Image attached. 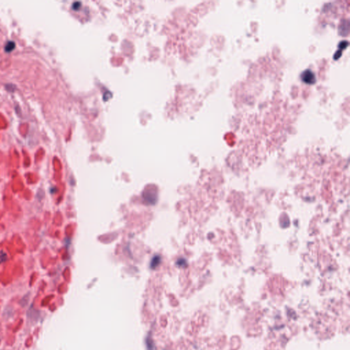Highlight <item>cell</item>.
Segmentation results:
<instances>
[{
	"instance_id": "obj_6",
	"label": "cell",
	"mask_w": 350,
	"mask_h": 350,
	"mask_svg": "<svg viewBox=\"0 0 350 350\" xmlns=\"http://www.w3.org/2000/svg\"><path fill=\"white\" fill-rule=\"evenodd\" d=\"M7 260V254L2 250H0V264Z\"/></svg>"
},
{
	"instance_id": "obj_7",
	"label": "cell",
	"mask_w": 350,
	"mask_h": 350,
	"mask_svg": "<svg viewBox=\"0 0 350 350\" xmlns=\"http://www.w3.org/2000/svg\"><path fill=\"white\" fill-rule=\"evenodd\" d=\"M12 86H13L12 84H8V85H6V88H5L10 92H13L14 90V89H15V88H12Z\"/></svg>"
},
{
	"instance_id": "obj_1",
	"label": "cell",
	"mask_w": 350,
	"mask_h": 350,
	"mask_svg": "<svg viewBox=\"0 0 350 350\" xmlns=\"http://www.w3.org/2000/svg\"><path fill=\"white\" fill-rule=\"evenodd\" d=\"M300 78H301L302 81L304 84H307L308 85H313L315 84L317 82L316 76H315V73L310 69L304 71L300 75Z\"/></svg>"
},
{
	"instance_id": "obj_5",
	"label": "cell",
	"mask_w": 350,
	"mask_h": 350,
	"mask_svg": "<svg viewBox=\"0 0 350 350\" xmlns=\"http://www.w3.org/2000/svg\"><path fill=\"white\" fill-rule=\"evenodd\" d=\"M15 47H16L15 43H14V41H10L5 43V47H4V51L7 53H10V52H11V51H13L14 49H15Z\"/></svg>"
},
{
	"instance_id": "obj_2",
	"label": "cell",
	"mask_w": 350,
	"mask_h": 350,
	"mask_svg": "<svg viewBox=\"0 0 350 350\" xmlns=\"http://www.w3.org/2000/svg\"><path fill=\"white\" fill-rule=\"evenodd\" d=\"M349 32V20L343 19L340 21V24L338 26V32L340 36H345L348 35Z\"/></svg>"
},
{
	"instance_id": "obj_3",
	"label": "cell",
	"mask_w": 350,
	"mask_h": 350,
	"mask_svg": "<svg viewBox=\"0 0 350 350\" xmlns=\"http://www.w3.org/2000/svg\"><path fill=\"white\" fill-rule=\"evenodd\" d=\"M348 45H349V43H348V41H343L340 42L339 43V45H338V50L336 53H335L334 58L335 60H338V58H340V56H341L342 54V51L344 50V49H345L347 47H348Z\"/></svg>"
},
{
	"instance_id": "obj_4",
	"label": "cell",
	"mask_w": 350,
	"mask_h": 350,
	"mask_svg": "<svg viewBox=\"0 0 350 350\" xmlns=\"http://www.w3.org/2000/svg\"><path fill=\"white\" fill-rule=\"evenodd\" d=\"M160 263H161V256L159 255H155L151 260V264H150V267H151V269H155L157 266H158L159 264H160Z\"/></svg>"
}]
</instances>
